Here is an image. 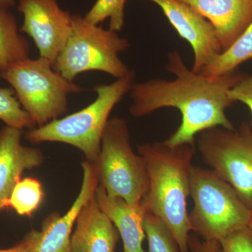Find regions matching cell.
<instances>
[{
    "label": "cell",
    "mask_w": 252,
    "mask_h": 252,
    "mask_svg": "<svg viewBox=\"0 0 252 252\" xmlns=\"http://www.w3.org/2000/svg\"><path fill=\"white\" fill-rule=\"evenodd\" d=\"M157 4L182 39L188 41L194 54L192 70L200 74L222 52L211 23L188 4L179 0H148Z\"/></svg>",
    "instance_id": "cell-10"
},
{
    "label": "cell",
    "mask_w": 252,
    "mask_h": 252,
    "mask_svg": "<svg viewBox=\"0 0 252 252\" xmlns=\"http://www.w3.org/2000/svg\"><path fill=\"white\" fill-rule=\"evenodd\" d=\"M135 72L109 84H99L94 91L97 97L85 108L55 119L40 127H33L25 134L32 144L59 142L80 150L86 160L96 163L109 116L135 83Z\"/></svg>",
    "instance_id": "cell-3"
},
{
    "label": "cell",
    "mask_w": 252,
    "mask_h": 252,
    "mask_svg": "<svg viewBox=\"0 0 252 252\" xmlns=\"http://www.w3.org/2000/svg\"><path fill=\"white\" fill-rule=\"evenodd\" d=\"M228 95L233 102H242L250 109L252 115L250 127L252 130V75H247L242 79L234 87L228 91Z\"/></svg>",
    "instance_id": "cell-23"
},
{
    "label": "cell",
    "mask_w": 252,
    "mask_h": 252,
    "mask_svg": "<svg viewBox=\"0 0 252 252\" xmlns=\"http://www.w3.org/2000/svg\"><path fill=\"white\" fill-rule=\"evenodd\" d=\"M190 252H221L220 243L217 240H204L197 235H189Z\"/></svg>",
    "instance_id": "cell-25"
},
{
    "label": "cell",
    "mask_w": 252,
    "mask_h": 252,
    "mask_svg": "<svg viewBox=\"0 0 252 252\" xmlns=\"http://www.w3.org/2000/svg\"><path fill=\"white\" fill-rule=\"evenodd\" d=\"M19 29L10 10L0 8V74L30 58L29 43Z\"/></svg>",
    "instance_id": "cell-16"
},
{
    "label": "cell",
    "mask_w": 252,
    "mask_h": 252,
    "mask_svg": "<svg viewBox=\"0 0 252 252\" xmlns=\"http://www.w3.org/2000/svg\"><path fill=\"white\" fill-rule=\"evenodd\" d=\"M44 195L41 182L35 178L26 177L15 186L9 207L21 216L31 217L40 205Z\"/></svg>",
    "instance_id": "cell-18"
},
{
    "label": "cell",
    "mask_w": 252,
    "mask_h": 252,
    "mask_svg": "<svg viewBox=\"0 0 252 252\" xmlns=\"http://www.w3.org/2000/svg\"><path fill=\"white\" fill-rule=\"evenodd\" d=\"M0 78L9 83L23 109L38 127L59 119L68 111V96L84 88L63 77L44 58L16 63Z\"/></svg>",
    "instance_id": "cell-6"
},
{
    "label": "cell",
    "mask_w": 252,
    "mask_h": 252,
    "mask_svg": "<svg viewBox=\"0 0 252 252\" xmlns=\"http://www.w3.org/2000/svg\"><path fill=\"white\" fill-rule=\"evenodd\" d=\"M198 150L204 162L231 185L252 210V130L243 122L238 129L217 126L199 133Z\"/></svg>",
    "instance_id": "cell-8"
},
{
    "label": "cell",
    "mask_w": 252,
    "mask_h": 252,
    "mask_svg": "<svg viewBox=\"0 0 252 252\" xmlns=\"http://www.w3.org/2000/svg\"><path fill=\"white\" fill-rule=\"evenodd\" d=\"M16 5V0H0V8L10 9Z\"/></svg>",
    "instance_id": "cell-26"
},
{
    "label": "cell",
    "mask_w": 252,
    "mask_h": 252,
    "mask_svg": "<svg viewBox=\"0 0 252 252\" xmlns=\"http://www.w3.org/2000/svg\"><path fill=\"white\" fill-rule=\"evenodd\" d=\"M0 120L6 126L21 130L32 129L36 126L31 116L23 109L14 91L8 88H0Z\"/></svg>",
    "instance_id": "cell-20"
},
{
    "label": "cell",
    "mask_w": 252,
    "mask_h": 252,
    "mask_svg": "<svg viewBox=\"0 0 252 252\" xmlns=\"http://www.w3.org/2000/svg\"><path fill=\"white\" fill-rule=\"evenodd\" d=\"M195 144L170 146L162 142L137 146L149 176V189L142 199L146 212L161 219L171 230L181 252H190L192 230L187 210L190 195V172Z\"/></svg>",
    "instance_id": "cell-2"
},
{
    "label": "cell",
    "mask_w": 252,
    "mask_h": 252,
    "mask_svg": "<svg viewBox=\"0 0 252 252\" xmlns=\"http://www.w3.org/2000/svg\"><path fill=\"white\" fill-rule=\"evenodd\" d=\"M189 213L192 230L204 240L220 242L248 227L252 210L235 189L210 168L193 166L190 172Z\"/></svg>",
    "instance_id": "cell-4"
},
{
    "label": "cell",
    "mask_w": 252,
    "mask_h": 252,
    "mask_svg": "<svg viewBox=\"0 0 252 252\" xmlns=\"http://www.w3.org/2000/svg\"><path fill=\"white\" fill-rule=\"evenodd\" d=\"M165 69L175 76L174 80L153 79L134 83L130 91V113L134 117H145L165 107L182 114V122L175 132L164 141L170 146L195 144V135L211 127L234 130L225 111L235 103L228 92L246 74L233 72L212 77L189 69L177 51L168 54Z\"/></svg>",
    "instance_id": "cell-1"
},
{
    "label": "cell",
    "mask_w": 252,
    "mask_h": 252,
    "mask_svg": "<svg viewBox=\"0 0 252 252\" xmlns=\"http://www.w3.org/2000/svg\"><path fill=\"white\" fill-rule=\"evenodd\" d=\"M23 134L21 129L9 126L0 130V214L9 207L11 192L23 172L44 163L40 149L21 143Z\"/></svg>",
    "instance_id": "cell-12"
},
{
    "label": "cell",
    "mask_w": 252,
    "mask_h": 252,
    "mask_svg": "<svg viewBox=\"0 0 252 252\" xmlns=\"http://www.w3.org/2000/svg\"><path fill=\"white\" fill-rule=\"evenodd\" d=\"M129 46V41L117 32L104 29L84 16L74 14L70 34L54 68L70 81L89 71H99L121 79L133 71L119 57Z\"/></svg>",
    "instance_id": "cell-5"
},
{
    "label": "cell",
    "mask_w": 252,
    "mask_h": 252,
    "mask_svg": "<svg viewBox=\"0 0 252 252\" xmlns=\"http://www.w3.org/2000/svg\"><path fill=\"white\" fill-rule=\"evenodd\" d=\"M95 165L99 185L109 196L124 199L130 205L141 203L148 191V172L143 157L132 150L125 119H109Z\"/></svg>",
    "instance_id": "cell-7"
},
{
    "label": "cell",
    "mask_w": 252,
    "mask_h": 252,
    "mask_svg": "<svg viewBox=\"0 0 252 252\" xmlns=\"http://www.w3.org/2000/svg\"><path fill=\"white\" fill-rule=\"evenodd\" d=\"M144 230L148 240V252H181L171 230L158 217L146 212Z\"/></svg>",
    "instance_id": "cell-19"
},
{
    "label": "cell",
    "mask_w": 252,
    "mask_h": 252,
    "mask_svg": "<svg viewBox=\"0 0 252 252\" xmlns=\"http://www.w3.org/2000/svg\"><path fill=\"white\" fill-rule=\"evenodd\" d=\"M40 236V230H32L12 248L0 249V252H34Z\"/></svg>",
    "instance_id": "cell-24"
},
{
    "label": "cell",
    "mask_w": 252,
    "mask_h": 252,
    "mask_svg": "<svg viewBox=\"0 0 252 252\" xmlns=\"http://www.w3.org/2000/svg\"><path fill=\"white\" fill-rule=\"evenodd\" d=\"M206 18L222 51L228 49L252 22V0H179Z\"/></svg>",
    "instance_id": "cell-13"
},
{
    "label": "cell",
    "mask_w": 252,
    "mask_h": 252,
    "mask_svg": "<svg viewBox=\"0 0 252 252\" xmlns=\"http://www.w3.org/2000/svg\"><path fill=\"white\" fill-rule=\"evenodd\" d=\"M81 166L82 184L77 198L63 216L54 212L44 220L34 252H72L73 226L81 209L94 196L99 185L98 172L95 164L86 160L81 163Z\"/></svg>",
    "instance_id": "cell-11"
},
{
    "label": "cell",
    "mask_w": 252,
    "mask_h": 252,
    "mask_svg": "<svg viewBox=\"0 0 252 252\" xmlns=\"http://www.w3.org/2000/svg\"><path fill=\"white\" fill-rule=\"evenodd\" d=\"M18 10L24 17L20 32L31 36L39 57L54 65L70 34L72 14L58 0H18Z\"/></svg>",
    "instance_id": "cell-9"
},
{
    "label": "cell",
    "mask_w": 252,
    "mask_h": 252,
    "mask_svg": "<svg viewBox=\"0 0 252 252\" xmlns=\"http://www.w3.org/2000/svg\"><path fill=\"white\" fill-rule=\"evenodd\" d=\"M252 60V22L235 42L217 56L200 74L218 77L235 72L237 68Z\"/></svg>",
    "instance_id": "cell-17"
},
{
    "label": "cell",
    "mask_w": 252,
    "mask_h": 252,
    "mask_svg": "<svg viewBox=\"0 0 252 252\" xmlns=\"http://www.w3.org/2000/svg\"><path fill=\"white\" fill-rule=\"evenodd\" d=\"M71 238L72 252H116L119 232L94 195L81 209Z\"/></svg>",
    "instance_id": "cell-14"
},
{
    "label": "cell",
    "mask_w": 252,
    "mask_h": 252,
    "mask_svg": "<svg viewBox=\"0 0 252 252\" xmlns=\"http://www.w3.org/2000/svg\"><path fill=\"white\" fill-rule=\"evenodd\" d=\"M102 212L112 220L124 244V252H145L144 220L146 210L142 203L130 205L121 198L110 197L98 185L94 193Z\"/></svg>",
    "instance_id": "cell-15"
},
{
    "label": "cell",
    "mask_w": 252,
    "mask_h": 252,
    "mask_svg": "<svg viewBox=\"0 0 252 252\" xmlns=\"http://www.w3.org/2000/svg\"><path fill=\"white\" fill-rule=\"evenodd\" d=\"M221 252H252V230H237L220 241Z\"/></svg>",
    "instance_id": "cell-22"
},
{
    "label": "cell",
    "mask_w": 252,
    "mask_h": 252,
    "mask_svg": "<svg viewBox=\"0 0 252 252\" xmlns=\"http://www.w3.org/2000/svg\"><path fill=\"white\" fill-rule=\"evenodd\" d=\"M248 227H249V228H250V229L252 230V213H251V217H250V222H249Z\"/></svg>",
    "instance_id": "cell-27"
},
{
    "label": "cell",
    "mask_w": 252,
    "mask_h": 252,
    "mask_svg": "<svg viewBox=\"0 0 252 252\" xmlns=\"http://www.w3.org/2000/svg\"><path fill=\"white\" fill-rule=\"evenodd\" d=\"M127 0H97L84 16L89 22L98 25L109 18V29L122 31L125 23V4Z\"/></svg>",
    "instance_id": "cell-21"
}]
</instances>
